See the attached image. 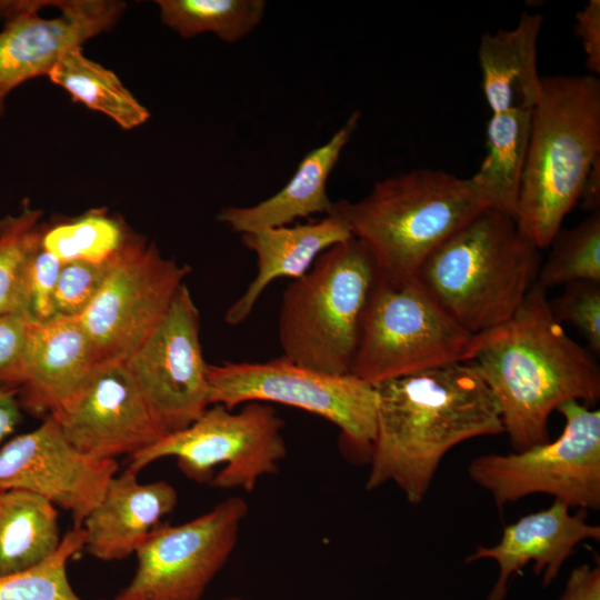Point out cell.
I'll use <instances>...</instances> for the list:
<instances>
[{
  "label": "cell",
  "mask_w": 600,
  "mask_h": 600,
  "mask_svg": "<svg viewBox=\"0 0 600 600\" xmlns=\"http://www.w3.org/2000/svg\"><path fill=\"white\" fill-rule=\"evenodd\" d=\"M374 388L377 432L368 491L393 482L418 506L453 447L504 432L496 399L470 362L424 369Z\"/></svg>",
  "instance_id": "6da1fadb"
},
{
  "label": "cell",
  "mask_w": 600,
  "mask_h": 600,
  "mask_svg": "<svg viewBox=\"0 0 600 600\" xmlns=\"http://www.w3.org/2000/svg\"><path fill=\"white\" fill-rule=\"evenodd\" d=\"M498 404L514 451L549 441L550 414L564 402L600 399V367L552 316L537 282L506 322L478 334L469 361Z\"/></svg>",
  "instance_id": "7a4b0ae2"
},
{
  "label": "cell",
  "mask_w": 600,
  "mask_h": 600,
  "mask_svg": "<svg viewBox=\"0 0 600 600\" xmlns=\"http://www.w3.org/2000/svg\"><path fill=\"white\" fill-rule=\"evenodd\" d=\"M600 158V80L593 74L542 77L531 109L527 159L514 220L538 249H548L578 204Z\"/></svg>",
  "instance_id": "3957f363"
},
{
  "label": "cell",
  "mask_w": 600,
  "mask_h": 600,
  "mask_svg": "<svg viewBox=\"0 0 600 600\" xmlns=\"http://www.w3.org/2000/svg\"><path fill=\"white\" fill-rule=\"evenodd\" d=\"M487 208L488 199L473 177L416 169L376 182L358 201H336L332 212L371 251L380 277L404 280Z\"/></svg>",
  "instance_id": "277c9868"
},
{
  "label": "cell",
  "mask_w": 600,
  "mask_h": 600,
  "mask_svg": "<svg viewBox=\"0 0 600 600\" xmlns=\"http://www.w3.org/2000/svg\"><path fill=\"white\" fill-rule=\"evenodd\" d=\"M541 262L514 218L487 208L441 243L414 278L458 324L481 334L512 317Z\"/></svg>",
  "instance_id": "5b68a950"
},
{
  "label": "cell",
  "mask_w": 600,
  "mask_h": 600,
  "mask_svg": "<svg viewBox=\"0 0 600 600\" xmlns=\"http://www.w3.org/2000/svg\"><path fill=\"white\" fill-rule=\"evenodd\" d=\"M378 279L377 262L359 239L323 251L282 294L278 337L283 357L312 370L350 373Z\"/></svg>",
  "instance_id": "8992f818"
},
{
  "label": "cell",
  "mask_w": 600,
  "mask_h": 600,
  "mask_svg": "<svg viewBox=\"0 0 600 600\" xmlns=\"http://www.w3.org/2000/svg\"><path fill=\"white\" fill-rule=\"evenodd\" d=\"M478 334L458 324L412 277L379 276L350 373L377 386L424 369L469 362Z\"/></svg>",
  "instance_id": "52a82bcc"
},
{
  "label": "cell",
  "mask_w": 600,
  "mask_h": 600,
  "mask_svg": "<svg viewBox=\"0 0 600 600\" xmlns=\"http://www.w3.org/2000/svg\"><path fill=\"white\" fill-rule=\"evenodd\" d=\"M283 427L266 402H247L237 412L211 404L187 428L131 454L128 469L139 473L161 458L176 457L190 480L252 491L262 477L278 472L287 456Z\"/></svg>",
  "instance_id": "ba28073f"
},
{
  "label": "cell",
  "mask_w": 600,
  "mask_h": 600,
  "mask_svg": "<svg viewBox=\"0 0 600 600\" xmlns=\"http://www.w3.org/2000/svg\"><path fill=\"white\" fill-rule=\"evenodd\" d=\"M557 411L564 427L556 440L469 462V478L491 494L497 508L536 493L570 509L600 508V410L570 400Z\"/></svg>",
  "instance_id": "9c48e42d"
},
{
  "label": "cell",
  "mask_w": 600,
  "mask_h": 600,
  "mask_svg": "<svg viewBox=\"0 0 600 600\" xmlns=\"http://www.w3.org/2000/svg\"><path fill=\"white\" fill-rule=\"evenodd\" d=\"M208 382L211 404L232 410L257 401L304 410L337 426L351 447L370 458L377 432V391L351 373L312 370L281 356L264 362L209 364Z\"/></svg>",
  "instance_id": "30bf717a"
},
{
  "label": "cell",
  "mask_w": 600,
  "mask_h": 600,
  "mask_svg": "<svg viewBox=\"0 0 600 600\" xmlns=\"http://www.w3.org/2000/svg\"><path fill=\"white\" fill-rule=\"evenodd\" d=\"M190 272L131 234L100 290L78 317L99 363L126 361L161 321Z\"/></svg>",
  "instance_id": "8fae6325"
},
{
  "label": "cell",
  "mask_w": 600,
  "mask_h": 600,
  "mask_svg": "<svg viewBox=\"0 0 600 600\" xmlns=\"http://www.w3.org/2000/svg\"><path fill=\"white\" fill-rule=\"evenodd\" d=\"M248 503L230 497L181 524L159 523L137 549V570L112 600H200L233 552Z\"/></svg>",
  "instance_id": "7c38bea8"
},
{
  "label": "cell",
  "mask_w": 600,
  "mask_h": 600,
  "mask_svg": "<svg viewBox=\"0 0 600 600\" xmlns=\"http://www.w3.org/2000/svg\"><path fill=\"white\" fill-rule=\"evenodd\" d=\"M124 363L164 436L187 428L211 406L200 314L184 283Z\"/></svg>",
  "instance_id": "4fadbf2b"
},
{
  "label": "cell",
  "mask_w": 600,
  "mask_h": 600,
  "mask_svg": "<svg viewBox=\"0 0 600 600\" xmlns=\"http://www.w3.org/2000/svg\"><path fill=\"white\" fill-rule=\"evenodd\" d=\"M116 460H99L76 449L49 414L34 430L0 448V489H21L70 511L80 528L117 474Z\"/></svg>",
  "instance_id": "5bb4252c"
},
{
  "label": "cell",
  "mask_w": 600,
  "mask_h": 600,
  "mask_svg": "<svg viewBox=\"0 0 600 600\" xmlns=\"http://www.w3.org/2000/svg\"><path fill=\"white\" fill-rule=\"evenodd\" d=\"M51 416L76 449L99 460L130 457L164 437L124 361L97 364L81 391Z\"/></svg>",
  "instance_id": "9a60e30c"
},
{
  "label": "cell",
  "mask_w": 600,
  "mask_h": 600,
  "mask_svg": "<svg viewBox=\"0 0 600 600\" xmlns=\"http://www.w3.org/2000/svg\"><path fill=\"white\" fill-rule=\"evenodd\" d=\"M60 14L16 17L0 31V119L6 99L23 82L48 76L69 49L111 30L126 9L117 0L51 1Z\"/></svg>",
  "instance_id": "2e32d148"
},
{
  "label": "cell",
  "mask_w": 600,
  "mask_h": 600,
  "mask_svg": "<svg viewBox=\"0 0 600 600\" xmlns=\"http://www.w3.org/2000/svg\"><path fill=\"white\" fill-rule=\"evenodd\" d=\"M584 540H600V526L586 520V511L570 513V508L559 500L543 510L522 516L506 526L500 541L492 547L478 546L466 558V563L493 560L499 568L488 600H504L511 579L533 563V571L541 577L543 588L558 577L574 548Z\"/></svg>",
  "instance_id": "e0dca14e"
},
{
  "label": "cell",
  "mask_w": 600,
  "mask_h": 600,
  "mask_svg": "<svg viewBox=\"0 0 600 600\" xmlns=\"http://www.w3.org/2000/svg\"><path fill=\"white\" fill-rule=\"evenodd\" d=\"M97 364L78 318L56 317L34 324L18 389L21 409L36 416L57 413L81 391Z\"/></svg>",
  "instance_id": "ac0fdd59"
},
{
  "label": "cell",
  "mask_w": 600,
  "mask_h": 600,
  "mask_svg": "<svg viewBox=\"0 0 600 600\" xmlns=\"http://www.w3.org/2000/svg\"><path fill=\"white\" fill-rule=\"evenodd\" d=\"M126 469L107 486L99 504L82 523L83 550L102 561L123 560L136 553L161 519L177 506L178 492L167 481L140 483Z\"/></svg>",
  "instance_id": "d6986e66"
},
{
  "label": "cell",
  "mask_w": 600,
  "mask_h": 600,
  "mask_svg": "<svg viewBox=\"0 0 600 600\" xmlns=\"http://www.w3.org/2000/svg\"><path fill=\"white\" fill-rule=\"evenodd\" d=\"M360 116V111H353L326 143L306 153L291 179L278 192L253 206L226 207L217 214V220L243 234L289 226L299 218L317 213L329 214L334 202L328 196L327 183Z\"/></svg>",
  "instance_id": "ffe728a7"
},
{
  "label": "cell",
  "mask_w": 600,
  "mask_h": 600,
  "mask_svg": "<svg viewBox=\"0 0 600 600\" xmlns=\"http://www.w3.org/2000/svg\"><path fill=\"white\" fill-rule=\"evenodd\" d=\"M350 237L346 223L332 211L317 221L241 234L242 244L256 256L257 274L227 309L224 321L229 326L244 322L272 281L301 278L323 251Z\"/></svg>",
  "instance_id": "44dd1931"
},
{
  "label": "cell",
  "mask_w": 600,
  "mask_h": 600,
  "mask_svg": "<svg viewBox=\"0 0 600 600\" xmlns=\"http://www.w3.org/2000/svg\"><path fill=\"white\" fill-rule=\"evenodd\" d=\"M543 23L540 13H523L510 30L481 37L478 61L482 91L491 113L532 109L540 97L537 44Z\"/></svg>",
  "instance_id": "7402d4cb"
},
{
  "label": "cell",
  "mask_w": 600,
  "mask_h": 600,
  "mask_svg": "<svg viewBox=\"0 0 600 600\" xmlns=\"http://www.w3.org/2000/svg\"><path fill=\"white\" fill-rule=\"evenodd\" d=\"M61 538L56 506L26 490L0 489V577L43 562Z\"/></svg>",
  "instance_id": "603a6c76"
},
{
  "label": "cell",
  "mask_w": 600,
  "mask_h": 600,
  "mask_svg": "<svg viewBox=\"0 0 600 600\" xmlns=\"http://www.w3.org/2000/svg\"><path fill=\"white\" fill-rule=\"evenodd\" d=\"M531 109L491 113L487 126V154L472 176L490 208L514 218L527 159Z\"/></svg>",
  "instance_id": "cb8c5ba5"
},
{
  "label": "cell",
  "mask_w": 600,
  "mask_h": 600,
  "mask_svg": "<svg viewBox=\"0 0 600 600\" xmlns=\"http://www.w3.org/2000/svg\"><path fill=\"white\" fill-rule=\"evenodd\" d=\"M73 101L111 118L119 127L131 130L146 123L150 113L123 86L118 76L89 59L82 47L64 52L48 74Z\"/></svg>",
  "instance_id": "d4e9b609"
},
{
  "label": "cell",
  "mask_w": 600,
  "mask_h": 600,
  "mask_svg": "<svg viewBox=\"0 0 600 600\" xmlns=\"http://www.w3.org/2000/svg\"><path fill=\"white\" fill-rule=\"evenodd\" d=\"M161 21L182 38L213 33L238 42L261 23L263 0H157Z\"/></svg>",
  "instance_id": "484cf974"
},
{
  "label": "cell",
  "mask_w": 600,
  "mask_h": 600,
  "mask_svg": "<svg viewBox=\"0 0 600 600\" xmlns=\"http://www.w3.org/2000/svg\"><path fill=\"white\" fill-rule=\"evenodd\" d=\"M131 234L121 219L104 209H91L53 226L44 224L41 247L61 263L102 262L117 254Z\"/></svg>",
  "instance_id": "4316f807"
},
{
  "label": "cell",
  "mask_w": 600,
  "mask_h": 600,
  "mask_svg": "<svg viewBox=\"0 0 600 600\" xmlns=\"http://www.w3.org/2000/svg\"><path fill=\"white\" fill-rule=\"evenodd\" d=\"M548 248L537 278L541 288L576 281L600 283V210L571 229L560 228Z\"/></svg>",
  "instance_id": "83f0119b"
},
{
  "label": "cell",
  "mask_w": 600,
  "mask_h": 600,
  "mask_svg": "<svg viewBox=\"0 0 600 600\" xmlns=\"http://www.w3.org/2000/svg\"><path fill=\"white\" fill-rule=\"evenodd\" d=\"M41 217L24 199L17 214L0 219V316L21 312L28 264L41 244Z\"/></svg>",
  "instance_id": "f1b7e54d"
},
{
  "label": "cell",
  "mask_w": 600,
  "mask_h": 600,
  "mask_svg": "<svg viewBox=\"0 0 600 600\" xmlns=\"http://www.w3.org/2000/svg\"><path fill=\"white\" fill-rule=\"evenodd\" d=\"M83 548V529L73 527L43 562L0 577V600H82L69 582L67 567Z\"/></svg>",
  "instance_id": "f546056e"
},
{
  "label": "cell",
  "mask_w": 600,
  "mask_h": 600,
  "mask_svg": "<svg viewBox=\"0 0 600 600\" xmlns=\"http://www.w3.org/2000/svg\"><path fill=\"white\" fill-rule=\"evenodd\" d=\"M558 297L548 299L553 318L570 323L588 344L592 354L600 353V283L576 281L563 286Z\"/></svg>",
  "instance_id": "4dcf8cb0"
},
{
  "label": "cell",
  "mask_w": 600,
  "mask_h": 600,
  "mask_svg": "<svg viewBox=\"0 0 600 600\" xmlns=\"http://www.w3.org/2000/svg\"><path fill=\"white\" fill-rule=\"evenodd\" d=\"M118 253L102 262L62 263L56 290V317L82 314L103 284Z\"/></svg>",
  "instance_id": "1f68e13d"
},
{
  "label": "cell",
  "mask_w": 600,
  "mask_h": 600,
  "mask_svg": "<svg viewBox=\"0 0 600 600\" xmlns=\"http://www.w3.org/2000/svg\"><path fill=\"white\" fill-rule=\"evenodd\" d=\"M61 267L62 263L41 244L29 261L21 312L36 324L56 318V290Z\"/></svg>",
  "instance_id": "d6a6232c"
},
{
  "label": "cell",
  "mask_w": 600,
  "mask_h": 600,
  "mask_svg": "<svg viewBox=\"0 0 600 600\" xmlns=\"http://www.w3.org/2000/svg\"><path fill=\"white\" fill-rule=\"evenodd\" d=\"M34 324L22 312L0 316V388L19 389L22 384Z\"/></svg>",
  "instance_id": "836d02e7"
},
{
  "label": "cell",
  "mask_w": 600,
  "mask_h": 600,
  "mask_svg": "<svg viewBox=\"0 0 600 600\" xmlns=\"http://www.w3.org/2000/svg\"><path fill=\"white\" fill-rule=\"evenodd\" d=\"M574 32L581 41L586 64L590 72L600 74V1L590 0L576 14Z\"/></svg>",
  "instance_id": "e575fe53"
},
{
  "label": "cell",
  "mask_w": 600,
  "mask_h": 600,
  "mask_svg": "<svg viewBox=\"0 0 600 600\" xmlns=\"http://www.w3.org/2000/svg\"><path fill=\"white\" fill-rule=\"evenodd\" d=\"M557 600H600V567L588 563L573 568Z\"/></svg>",
  "instance_id": "d590c367"
},
{
  "label": "cell",
  "mask_w": 600,
  "mask_h": 600,
  "mask_svg": "<svg viewBox=\"0 0 600 600\" xmlns=\"http://www.w3.org/2000/svg\"><path fill=\"white\" fill-rule=\"evenodd\" d=\"M18 389L0 388V442L11 434L21 421Z\"/></svg>",
  "instance_id": "8d00e7d4"
},
{
  "label": "cell",
  "mask_w": 600,
  "mask_h": 600,
  "mask_svg": "<svg viewBox=\"0 0 600 600\" xmlns=\"http://www.w3.org/2000/svg\"><path fill=\"white\" fill-rule=\"evenodd\" d=\"M589 213L600 210V158L591 167L578 200Z\"/></svg>",
  "instance_id": "74e56055"
},
{
  "label": "cell",
  "mask_w": 600,
  "mask_h": 600,
  "mask_svg": "<svg viewBox=\"0 0 600 600\" xmlns=\"http://www.w3.org/2000/svg\"><path fill=\"white\" fill-rule=\"evenodd\" d=\"M226 600H249V599L239 598V597H231V598H228Z\"/></svg>",
  "instance_id": "f35d334b"
}]
</instances>
